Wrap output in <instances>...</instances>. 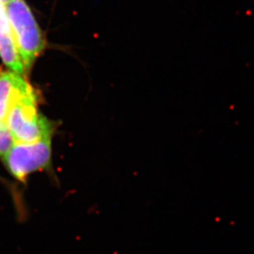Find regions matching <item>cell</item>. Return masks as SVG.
I'll list each match as a JSON object with an SVG mask.
<instances>
[{
    "mask_svg": "<svg viewBox=\"0 0 254 254\" xmlns=\"http://www.w3.org/2000/svg\"><path fill=\"white\" fill-rule=\"evenodd\" d=\"M6 125L15 142L31 143L52 137V125L38 113L36 95L32 88L12 104Z\"/></svg>",
    "mask_w": 254,
    "mask_h": 254,
    "instance_id": "1",
    "label": "cell"
},
{
    "mask_svg": "<svg viewBox=\"0 0 254 254\" xmlns=\"http://www.w3.org/2000/svg\"><path fill=\"white\" fill-rule=\"evenodd\" d=\"M5 12L25 71L33 64L44 48L41 30L24 0H11L4 5Z\"/></svg>",
    "mask_w": 254,
    "mask_h": 254,
    "instance_id": "2",
    "label": "cell"
},
{
    "mask_svg": "<svg viewBox=\"0 0 254 254\" xmlns=\"http://www.w3.org/2000/svg\"><path fill=\"white\" fill-rule=\"evenodd\" d=\"M2 162L8 174L21 184H27L30 175L40 171L56 178L52 164L51 138L31 143L15 142Z\"/></svg>",
    "mask_w": 254,
    "mask_h": 254,
    "instance_id": "3",
    "label": "cell"
},
{
    "mask_svg": "<svg viewBox=\"0 0 254 254\" xmlns=\"http://www.w3.org/2000/svg\"><path fill=\"white\" fill-rule=\"evenodd\" d=\"M31 88L21 75L12 71L0 72V122L6 123L12 104Z\"/></svg>",
    "mask_w": 254,
    "mask_h": 254,
    "instance_id": "4",
    "label": "cell"
},
{
    "mask_svg": "<svg viewBox=\"0 0 254 254\" xmlns=\"http://www.w3.org/2000/svg\"><path fill=\"white\" fill-rule=\"evenodd\" d=\"M0 57L4 64L17 74H24L25 68L15 43L14 37L5 12L0 2Z\"/></svg>",
    "mask_w": 254,
    "mask_h": 254,
    "instance_id": "5",
    "label": "cell"
},
{
    "mask_svg": "<svg viewBox=\"0 0 254 254\" xmlns=\"http://www.w3.org/2000/svg\"><path fill=\"white\" fill-rule=\"evenodd\" d=\"M15 143L12 133L7 127L6 123L0 122V160L7 155L10 149Z\"/></svg>",
    "mask_w": 254,
    "mask_h": 254,
    "instance_id": "6",
    "label": "cell"
},
{
    "mask_svg": "<svg viewBox=\"0 0 254 254\" xmlns=\"http://www.w3.org/2000/svg\"><path fill=\"white\" fill-rule=\"evenodd\" d=\"M11 0H0V2H2V4L5 5L7 2H10Z\"/></svg>",
    "mask_w": 254,
    "mask_h": 254,
    "instance_id": "7",
    "label": "cell"
}]
</instances>
